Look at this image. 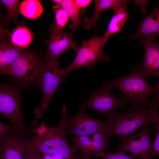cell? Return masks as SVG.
<instances>
[{
	"mask_svg": "<svg viewBox=\"0 0 159 159\" xmlns=\"http://www.w3.org/2000/svg\"><path fill=\"white\" fill-rule=\"evenodd\" d=\"M67 105L62 110L61 119L56 127L46 126L44 123L35 130L34 137L27 141L30 150L41 154L57 155L66 159H78L79 153L74 145L68 143L65 127L68 116Z\"/></svg>",
	"mask_w": 159,
	"mask_h": 159,
	"instance_id": "6da1fadb",
	"label": "cell"
},
{
	"mask_svg": "<svg viewBox=\"0 0 159 159\" xmlns=\"http://www.w3.org/2000/svg\"><path fill=\"white\" fill-rule=\"evenodd\" d=\"M140 67L132 70L127 75L111 81L105 82L112 89H118L123 94L126 103L132 106L146 105L153 94H159V84H149Z\"/></svg>",
	"mask_w": 159,
	"mask_h": 159,
	"instance_id": "7a4b0ae2",
	"label": "cell"
},
{
	"mask_svg": "<svg viewBox=\"0 0 159 159\" xmlns=\"http://www.w3.org/2000/svg\"><path fill=\"white\" fill-rule=\"evenodd\" d=\"M148 105L132 106L125 111L116 112L108 117L104 134L108 139L115 136L132 135L140 127L151 123Z\"/></svg>",
	"mask_w": 159,
	"mask_h": 159,
	"instance_id": "3957f363",
	"label": "cell"
},
{
	"mask_svg": "<svg viewBox=\"0 0 159 159\" xmlns=\"http://www.w3.org/2000/svg\"><path fill=\"white\" fill-rule=\"evenodd\" d=\"M108 38L104 35H94L88 40L83 41L74 61L67 67L63 68L64 72L67 75L72 71L82 67H85L91 71L98 62L108 61V56L103 49Z\"/></svg>",
	"mask_w": 159,
	"mask_h": 159,
	"instance_id": "277c9868",
	"label": "cell"
},
{
	"mask_svg": "<svg viewBox=\"0 0 159 159\" xmlns=\"http://www.w3.org/2000/svg\"><path fill=\"white\" fill-rule=\"evenodd\" d=\"M45 62L34 54L23 52L8 67L5 75L20 82L29 85L40 82Z\"/></svg>",
	"mask_w": 159,
	"mask_h": 159,
	"instance_id": "5b68a950",
	"label": "cell"
},
{
	"mask_svg": "<svg viewBox=\"0 0 159 159\" xmlns=\"http://www.w3.org/2000/svg\"><path fill=\"white\" fill-rule=\"evenodd\" d=\"M67 74L60 67L58 60H45L40 83L42 90L43 100L39 107L34 111L36 116L41 118L48 109L55 92L61 83L66 81Z\"/></svg>",
	"mask_w": 159,
	"mask_h": 159,
	"instance_id": "8992f818",
	"label": "cell"
},
{
	"mask_svg": "<svg viewBox=\"0 0 159 159\" xmlns=\"http://www.w3.org/2000/svg\"><path fill=\"white\" fill-rule=\"evenodd\" d=\"M111 89L104 82L102 87L95 90L89 98L83 101L82 105L78 109L85 110L89 108L100 115L110 116L116 112L118 107L123 108L126 103L123 98L118 97L112 94Z\"/></svg>",
	"mask_w": 159,
	"mask_h": 159,
	"instance_id": "52a82bcc",
	"label": "cell"
},
{
	"mask_svg": "<svg viewBox=\"0 0 159 159\" xmlns=\"http://www.w3.org/2000/svg\"><path fill=\"white\" fill-rule=\"evenodd\" d=\"M20 90L17 87L0 82V114L19 129L25 127L20 108Z\"/></svg>",
	"mask_w": 159,
	"mask_h": 159,
	"instance_id": "ba28073f",
	"label": "cell"
},
{
	"mask_svg": "<svg viewBox=\"0 0 159 159\" xmlns=\"http://www.w3.org/2000/svg\"><path fill=\"white\" fill-rule=\"evenodd\" d=\"M79 110L76 115L68 116L65 127L67 134L77 136L104 133L107 120L93 118L85 113V110Z\"/></svg>",
	"mask_w": 159,
	"mask_h": 159,
	"instance_id": "9c48e42d",
	"label": "cell"
},
{
	"mask_svg": "<svg viewBox=\"0 0 159 159\" xmlns=\"http://www.w3.org/2000/svg\"><path fill=\"white\" fill-rule=\"evenodd\" d=\"M50 36L45 41L48 46L45 60H58L61 54L68 49L77 52L79 47L73 40V34L64 32L63 29L58 28L53 21L49 28Z\"/></svg>",
	"mask_w": 159,
	"mask_h": 159,
	"instance_id": "30bf717a",
	"label": "cell"
},
{
	"mask_svg": "<svg viewBox=\"0 0 159 159\" xmlns=\"http://www.w3.org/2000/svg\"><path fill=\"white\" fill-rule=\"evenodd\" d=\"M155 39L146 37L140 41L145 51V56L140 68L146 79L159 76V44Z\"/></svg>",
	"mask_w": 159,
	"mask_h": 159,
	"instance_id": "8fae6325",
	"label": "cell"
},
{
	"mask_svg": "<svg viewBox=\"0 0 159 159\" xmlns=\"http://www.w3.org/2000/svg\"><path fill=\"white\" fill-rule=\"evenodd\" d=\"M9 134L0 140V159H27V142L25 143L18 139L13 138Z\"/></svg>",
	"mask_w": 159,
	"mask_h": 159,
	"instance_id": "7c38bea8",
	"label": "cell"
},
{
	"mask_svg": "<svg viewBox=\"0 0 159 159\" xmlns=\"http://www.w3.org/2000/svg\"><path fill=\"white\" fill-rule=\"evenodd\" d=\"M159 34V9L153 8L152 12L145 16L144 20L140 24L136 33L130 36L131 39L141 38L144 37L155 39Z\"/></svg>",
	"mask_w": 159,
	"mask_h": 159,
	"instance_id": "4fadbf2b",
	"label": "cell"
},
{
	"mask_svg": "<svg viewBox=\"0 0 159 159\" xmlns=\"http://www.w3.org/2000/svg\"><path fill=\"white\" fill-rule=\"evenodd\" d=\"M126 4L123 3L112 8L114 14L104 36L109 38L120 31L129 16Z\"/></svg>",
	"mask_w": 159,
	"mask_h": 159,
	"instance_id": "5bb4252c",
	"label": "cell"
},
{
	"mask_svg": "<svg viewBox=\"0 0 159 159\" xmlns=\"http://www.w3.org/2000/svg\"><path fill=\"white\" fill-rule=\"evenodd\" d=\"M127 0H95V6L94 13L90 18L85 17L84 21L85 23L83 27L87 30L91 27H95L97 21L101 13L104 11L113 8L119 5L127 3Z\"/></svg>",
	"mask_w": 159,
	"mask_h": 159,
	"instance_id": "9a60e30c",
	"label": "cell"
},
{
	"mask_svg": "<svg viewBox=\"0 0 159 159\" xmlns=\"http://www.w3.org/2000/svg\"><path fill=\"white\" fill-rule=\"evenodd\" d=\"M150 124L143 126L138 132L140 137V156L139 159H152L151 157V134L152 129Z\"/></svg>",
	"mask_w": 159,
	"mask_h": 159,
	"instance_id": "2e32d148",
	"label": "cell"
},
{
	"mask_svg": "<svg viewBox=\"0 0 159 159\" xmlns=\"http://www.w3.org/2000/svg\"><path fill=\"white\" fill-rule=\"evenodd\" d=\"M122 141L116 151H122L126 153L130 152L133 158L140 156V137L138 132L130 135L120 137Z\"/></svg>",
	"mask_w": 159,
	"mask_h": 159,
	"instance_id": "e0dca14e",
	"label": "cell"
},
{
	"mask_svg": "<svg viewBox=\"0 0 159 159\" xmlns=\"http://www.w3.org/2000/svg\"><path fill=\"white\" fill-rule=\"evenodd\" d=\"M43 9L37 0H26L20 4L19 12L24 17L30 19L38 18L42 14Z\"/></svg>",
	"mask_w": 159,
	"mask_h": 159,
	"instance_id": "ac0fdd59",
	"label": "cell"
},
{
	"mask_svg": "<svg viewBox=\"0 0 159 159\" xmlns=\"http://www.w3.org/2000/svg\"><path fill=\"white\" fill-rule=\"evenodd\" d=\"M9 36L12 43L18 47L21 48L27 47L32 39L30 32L24 26L17 28L12 33L10 34Z\"/></svg>",
	"mask_w": 159,
	"mask_h": 159,
	"instance_id": "d6986e66",
	"label": "cell"
},
{
	"mask_svg": "<svg viewBox=\"0 0 159 159\" xmlns=\"http://www.w3.org/2000/svg\"><path fill=\"white\" fill-rule=\"evenodd\" d=\"M60 5L66 11L71 19L70 28L72 30L75 31L80 27V9L74 0H62Z\"/></svg>",
	"mask_w": 159,
	"mask_h": 159,
	"instance_id": "ffe728a7",
	"label": "cell"
},
{
	"mask_svg": "<svg viewBox=\"0 0 159 159\" xmlns=\"http://www.w3.org/2000/svg\"><path fill=\"white\" fill-rule=\"evenodd\" d=\"M91 135V155L99 157L102 153L109 148V139L106 137L104 133H96Z\"/></svg>",
	"mask_w": 159,
	"mask_h": 159,
	"instance_id": "44dd1931",
	"label": "cell"
},
{
	"mask_svg": "<svg viewBox=\"0 0 159 159\" xmlns=\"http://www.w3.org/2000/svg\"><path fill=\"white\" fill-rule=\"evenodd\" d=\"M75 148L79 153L92 156V142L89 135L77 136L72 139Z\"/></svg>",
	"mask_w": 159,
	"mask_h": 159,
	"instance_id": "7402d4cb",
	"label": "cell"
},
{
	"mask_svg": "<svg viewBox=\"0 0 159 159\" xmlns=\"http://www.w3.org/2000/svg\"><path fill=\"white\" fill-rule=\"evenodd\" d=\"M0 1L6 7L7 18L14 22L17 23L18 7L21 1L1 0Z\"/></svg>",
	"mask_w": 159,
	"mask_h": 159,
	"instance_id": "603a6c76",
	"label": "cell"
},
{
	"mask_svg": "<svg viewBox=\"0 0 159 159\" xmlns=\"http://www.w3.org/2000/svg\"><path fill=\"white\" fill-rule=\"evenodd\" d=\"M53 9L55 14L56 23L57 26L63 29L68 21L69 17L67 14L59 4H57L54 6Z\"/></svg>",
	"mask_w": 159,
	"mask_h": 159,
	"instance_id": "cb8c5ba5",
	"label": "cell"
},
{
	"mask_svg": "<svg viewBox=\"0 0 159 159\" xmlns=\"http://www.w3.org/2000/svg\"><path fill=\"white\" fill-rule=\"evenodd\" d=\"M0 39V74L4 75L9 66L6 59L5 48L7 42Z\"/></svg>",
	"mask_w": 159,
	"mask_h": 159,
	"instance_id": "d4e9b609",
	"label": "cell"
},
{
	"mask_svg": "<svg viewBox=\"0 0 159 159\" xmlns=\"http://www.w3.org/2000/svg\"><path fill=\"white\" fill-rule=\"evenodd\" d=\"M152 123L156 130V138L151 146V156L152 158L154 156L159 155V120H156Z\"/></svg>",
	"mask_w": 159,
	"mask_h": 159,
	"instance_id": "484cf974",
	"label": "cell"
},
{
	"mask_svg": "<svg viewBox=\"0 0 159 159\" xmlns=\"http://www.w3.org/2000/svg\"><path fill=\"white\" fill-rule=\"evenodd\" d=\"M100 156L104 159H134L122 151L108 153L104 152L101 154Z\"/></svg>",
	"mask_w": 159,
	"mask_h": 159,
	"instance_id": "4316f807",
	"label": "cell"
},
{
	"mask_svg": "<svg viewBox=\"0 0 159 159\" xmlns=\"http://www.w3.org/2000/svg\"><path fill=\"white\" fill-rule=\"evenodd\" d=\"M11 126L6 125L0 122V140L9 134Z\"/></svg>",
	"mask_w": 159,
	"mask_h": 159,
	"instance_id": "83f0119b",
	"label": "cell"
},
{
	"mask_svg": "<svg viewBox=\"0 0 159 159\" xmlns=\"http://www.w3.org/2000/svg\"><path fill=\"white\" fill-rule=\"evenodd\" d=\"M74 1L80 9L81 8L82 9L84 14L85 9L91 3L92 1L91 0H74Z\"/></svg>",
	"mask_w": 159,
	"mask_h": 159,
	"instance_id": "f1b7e54d",
	"label": "cell"
},
{
	"mask_svg": "<svg viewBox=\"0 0 159 159\" xmlns=\"http://www.w3.org/2000/svg\"><path fill=\"white\" fill-rule=\"evenodd\" d=\"M9 29L0 26V39H4L9 36Z\"/></svg>",
	"mask_w": 159,
	"mask_h": 159,
	"instance_id": "f546056e",
	"label": "cell"
},
{
	"mask_svg": "<svg viewBox=\"0 0 159 159\" xmlns=\"http://www.w3.org/2000/svg\"><path fill=\"white\" fill-rule=\"evenodd\" d=\"M27 159H44L42 154L37 153L29 151Z\"/></svg>",
	"mask_w": 159,
	"mask_h": 159,
	"instance_id": "4dcf8cb0",
	"label": "cell"
},
{
	"mask_svg": "<svg viewBox=\"0 0 159 159\" xmlns=\"http://www.w3.org/2000/svg\"><path fill=\"white\" fill-rule=\"evenodd\" d=\"M44 159H66L60 156L49 154H42Z\"/></svg>",
	"mask_w": 159,
	"mask_h": 159,
	"instance_id": "1f68e13d",
	"label": "cell"
},
{
	"mask_svg": "<svg viewBox=\"0 0 159 159\" xmlns=\"http://www.w3.org/2000/svg\"><path fill=\"white\" fill-rule=\"evenodd\" d=\"M81 159H94L91 157L90 155L87 154H79Z\"/></svg>",
	"mask_w": 159,
	"mask_h": 159,
	"instance_id": "d6a6232c",
	"label": "cell"
},
{
	"mask_svg": "<svg viewBox=\"0 0 159 159\" xmlns=\"http://www.w3.org/2000/svg\"><path fill=\"white\" fill-rule=\"evenodd\" d=\"M52 1L56 3L57 4L60 5L62 1V0H53Z\"/></svg>",
	"mask_w": 159,
	"mask_h": 159,
	"instance_id": "836d02e7",
	"label": "cell"
},
{
	"mask_svg": "<svg viewBox=\"0 0 159 159\" xmlns=\"http://www.w3.org/2000/svg\"><path fill=\"white\" fill-rule=\"evenodd\" d=\"M78 159H81L80 155H79V158Z\"/></svg>",
	"mask_w": 159,
	"mask_h": 159,
	"instance_id": "e575fe53",
	"label": "cell"
}]
</instances>
